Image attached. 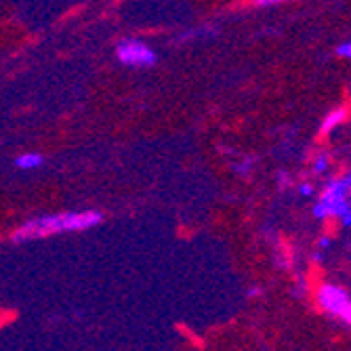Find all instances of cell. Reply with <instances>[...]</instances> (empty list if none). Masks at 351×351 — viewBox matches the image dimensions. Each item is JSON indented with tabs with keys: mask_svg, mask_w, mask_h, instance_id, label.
<instances>
[{
	"mask_svg": "<svg viewBox=\"0 0 351 351\" xmlns=\"http://www.w3.org/2000/svg\"><path fill=\"white\" fill-rule=\"evenodd\" d=\"M341 223H343L345 228H351V208H349V210H347V213L341 217Z\"/></svg>",
	"mask_w": 351,
	"mask_h": 351,
	"instance_id": "obj_11",
	"label": "cell"
},
{
	"mask_svg": "<svg viewBox=\"0 0 351 351\" xmlns=\"http://www.w3.org/2000/svg\"><path fill=\"white\" fill-rule=\"evenodd\" d=\"M299 194L307 198V196H311V194H313V187H311L309 183H301V185H299Z\"/></svg>",
	"mask_w": 351,
	"mask_h": 351,
	"instance_id": "obj_10",
	"label": "cell"
},
{
	"mask_svg": "<svg viewBox=\"0 0 351 351\" xmlns=\"http://www.w3.org/2000/svg\"><path fill=\"white\" fill-rule=\"evenodd\" d=\"M345 120H347V110H345V108L332 110V112L322 120V124H320V135L332 133V129H337V126H339L341 122H345Z\"/></svg>",
	"mask_w": 351,
	"mask_h": 351,
	"instance_id": "obj_5",
	"label": "cell"
},
{
	"mask_svg": "<svg viewBox=\"0 0 351 351\" xmlns=\"http://www.w3.org/2000/svg\"><path fill=\"white\" fill-rule=\"evenodd\" d=\"M116 57L120 63L131 66V68H147L156 63V53L141 40H133V38L118 43Z\"/></svg>",
	"mask_w": 351,
	"mask_h": 351,
	"instance_id": "obj_4",
	"label": "cell"
},
{
	"mask_svg": "<svg viewBox=\"0 0 351 351\" xmlns=\"http://www.w3.org/2000/svg\"><path fill=\"white\" fill-rule=\"evenodd\" d=\"M349 208H351V173L328 181L320 200L313 206V217L320 221L330 217L341 219Z\"/></svg>",
	"mask_w": 351,
	"mask_h": 351,
	"instance_id": "obj_2",
	"label": "cell"
},
{
	"mask_svg": "<svg viewBox=\"0 0 351 351\" xmlns=\"http://www.w3.org/2000/svg\"><path fill=\"white\" fill-rule=\"evenodd\" d=\"M315 301L322 311L339 317L343 324L351 326V297L335 284H320L315 291Z\"/></svg>",
	"mask_w": 351,
	"mask_h": 351,
	"instance_id": "obj_3",
	"label": "cell"
},
{
	"mask_svg": "<svg viewBox=\"0 0 351 351\" xmlns=\"http://www.w3.org/2000/svg\"><path fill=\"white\" fill-rule=\"evenodd\" d=\"M317 246H320V248H328L330 246V238L328 236H322L320 242H317Z\"/></svg>",
	"mask_w": 351,
	"mask_h": 351,
	"instance_id": "obj_12",
	"label": "cell"
},
{
	"mask_svg": "<svg viewBox=\"0 0 351 351\" xmlns=\"http://www.w3.org/2000/svg\"><path fill=\"white\" fill-rule=\"evenodd\" d=\"M257 7H271V5H280V3H289V0H252Z\"/></svg>",
	"mask_w": 351,
	"mask_h": 351,
	"instance_id": "obj_9",
	"label": "cell"
},
{
	"mask_svg": "<svg viewBox=\"0 0 351 351\" xmlns=\"http://www.w3.org/2000/svg\"><path fill=\"white\" fill-rule=\"evenodd\" d=\"M328 167H330V160H328V156H317L315 158V162H313V171L317 173V175H322V173H326L328 171Z\"/></svg>",
	"mask_w": 351,
	"mask_h": 351,
	"instance_id": "obj_7",
	"label": "cell"
},
{
	"mask_svg": "<svg viewBox=\"0 0 351 351\" xmlns=\"http://www.w3.org/2000/svg\"><path fill=\"white\" fill-rule=\"evenodd\" d=\"M337 55H339V57H345V59H351V40L339 45V47H337Z\"/></svg>",
	"mask_w": 351,
	"mask_h": 351,
	"instance_id": "obj_8",
	"label": "cell"
},
{
	"mask_svg": "<svg viewBox=\"0 0 351 351\" xmlns=\"http://www.w3.org/2000/svg\"><path fill=\"white\" fill-rule=\"evenodd\" d=\"M15 167L21 169V171L38 169V167H43V156L40 154H21V156H17Z\"/></svg>",
	"mask_w": 351,
	"mask_h": 351,
	"instance_id": "obj_6",
	"label": "cell"
},
{
	"mask_svg": "<svg viewBox=\"0 0 351 351\" xmlns=\"http://www.w3.org/2000/svg\"><path fill=\"white\" fill-rule=\"evenodd\" d=\"M104 219L99 210H82V213H59V215H47L40 219L25 221L13 234V242H27V240H38L61 232H82L88 228H95Z\"/></svg>",
	"mask_w": 351,
	"mask_h": 351,
	"instance_id": "obj_1",
	"label": "cell"
}]
</instances>
